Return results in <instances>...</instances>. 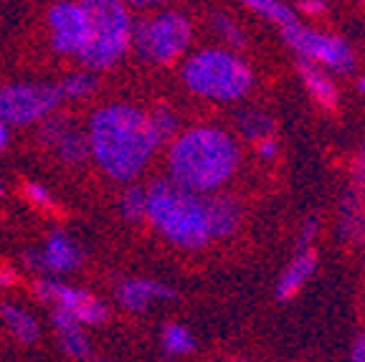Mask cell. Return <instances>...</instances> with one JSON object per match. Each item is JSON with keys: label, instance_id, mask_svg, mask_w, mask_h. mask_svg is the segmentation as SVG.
Segmentation results:
<instances>
[{"label": "cell", "instance_id": "obj_11", "mask_svg": "<svg viewBox=\"0 0 365 362\" xmlns=\"http://www.w3.org/2000/svg\"><path fill=\"white\" fill-rule=\"evenodd\" d=\"M23 261L31 269H36V272H43L46 276H63V274H71L81 267L84 254H81L79 244H76L74 238L56 231L46 238L41 249L26 251Z\"/></svg>", "mask_w": 365, "mask_h": 362}, {"label": "cell", "instance_id": "obj_25", "mask_svg": "<svg viewBox=\"0 0 365 362\" xmlns=\"http://www.w3.org/2000/svg\"><path fill=\"white\" fill-rule=\"evenodd\" d=\"M23 195H26V200H29L31 205H36V208L41 210H51L53 208V195L48 192V187L41 185V182H23Z\"/></svg>", "mask_w": 365, "mask_h": 362}, {"label": "cell", "instance_id": "obj_28", "mask_svg": "<svg viewBox=\"0 0 365 362\" xmlns=\"http://www.w3.org/2000/svg\"><path fill=\"white\" fill-rule=\"evenodd\" d=\"M18 281V272L11 267V264H0V286L11 289L13 284Z\"/></svg>", "mask_w": 365, "mask_h": 362}, {"label": "cell", "instance_id": "obj_34", "mask_svg": "<svg viewBox=\"0 0 365 362\" xmlns=\"http://www.w3.org/2000/svg\"><path fill=\"white\" fill-rule=\"evenodd\" d=\"M355 175H358L360 182H365V148H363V152H360V157H358V167H355Z\"/></svg>", "mask_w": 365, "mask_h": 362}, {"label": "cell", "instance_id": "obj_3", "mask_svg": "<svg viewBox=\"0 0 365 362\" xmlns=\"http://www.w3.org/2000/svg\"><path fill=\"white\" fill-rule=\"evenodd\" d=\"M148 221L178 249L198 251L211 241L205 198L170 177L155 180L148 187Z\"/></svg>", "mask_w": 365, "mask_h": 362}, {"label": "cell", "instance_id": "obj_9", "mask_svg": "<svg viewBox=\"0 0 365 362\" xmlns=\"http://www.w3.org/2000/svg\"><path fill=\"white\" fill-rule=\"evenodd\" d=\"M284 41L294 48L304 61L309 63H325V66L335 68V71H353L355 56L350 51V46L337 36L317 33V31L302 29L299 23L284 26Z\"/></svg>", "mask_w": 365, "mask_h": 362}, {"label": "cell", "instance_id": "obj_2", "mask_svg": "<svg viewBox=\"0 0 365 362\" xmlns=\"http://www.w3.org/2000/svg\"><path fill=\"white\" fill-rule=\"evenodd\" d=\"M239 167L234 137L218 127H193L170 140L168 172L170 180L200 195L218 190Z\"/></svg>", "mask_w": 365, "mask_h": 362}, {"label": "cell", "instance_id": "obj_35", "mask_svg": "<svg viewBox=\"0 0 365 362\" xmlns=\"http://www.w3.org/2000/svg\"><path fill=\"white\" fill-rule=\"evenodd\" d=\"M358 86H360V91H363V94H365V76H363V79L358 81Z\"/></svg>", "mask_w": 365, "mask_h": 362}, {"label": "cell", "instance_id": "obj_18", "mask_svg": "<svg viewBox=\"0 0 365 362\" xmlns=\"http://www.w3.org/2000/svg\"><path fill=\"white\" fill-rule=\"evenodd\" d=\"M299 74H302V81H304V86H307V91L314 96V102L327 109L335 107L337 91H335V86H332L330 76L322 74L317 66H312V63L304 61V58H302V66H299Z\"/></svg>", "mask_w": 365, "mask_h": 362}, {"label": "cell", "instance_id": "obj_10", "mask_svg": "<svg viewBox=\"0 0 365 362\" xmlns=\"http://www.w3.org/2000/svg\"><path fill=\"white\" fill-rule=\"evenodd\" d=\"M48 31H51L53 51L61 56H79L81 46L86 43V11L81 0H58L48 11Z\"/></svg>", "mask_w": 365, "mask_h": 362}, {"label": "cell", "instance_id": "obj_20", "mask_svg": "<svg viewBox=\"0 0 365 362\" xmlns=\"http://www.w3.org/2000/svg\"><path fill=\"white\" fill-rule=\"evenodd\" d=\"M63 99H71V102H81L86 96H91L97 91V76L91 68H84V71H74L68 74L66 79L58 84Z\"/></svg>", "mask_w": 365, "mask_h": 362}, {"label": "cell", "instance_id": "obj_31", "mask_svg": "<svg viewBox=\"0 0 365 362\" xmlns=\"http://www.w3.org/2000/svg\"><path fill=\"white\" fill-rule=\"evenodd\" d=\"M299 8H302L304 13L319 16V13L325 11V3H322V0H302V3H299Z\"/></svg>", "mask_w": 365, "mask_h": 362}, {"label": "cell", "instance_id": "obj_13", "mask_svg": "<svg viewBox=\"0 0 365 362\" xmlns=\"http://www.w3.org/2000/svg\"><path fill=\"white\" fill-rule=\"evenodd\" d=\"M168 299H175V291L153 279H127L117 286V301L122 309L130 311H148L155 301Z\"/></svg>", "mask_w": 365, "mask_h": 362}, {"label": "cell", "instance_id": "obj_17", "mask_svg": "<svg viewBox=\"0 0 365 362\" xmlns=\"http://www.w3.org/2000/svg\"><path fill=\"white\" fill-rule=\"evenodd\" d=\"M314 267H317V256H314L312 251H309V254L297 256L289 267L284 269V274H282L279 286H277V296H279V299H289V296H294L297 291L304 286V281L314 274Z\"/></svg>", "mask_w": 365, "mask_h": 362}, {"label": "cell", "instance_id": "obj_30", "mask_svg": "<svg viewBox=\"0 0 365 362\" xmlns=\"http://www.w3.org/2000/svg\"><path fill=\"white\" fill-rule=\"evenodd\" d=\"M274 155H277V142H274L272 137H264V140H259V157L272 160Z\"/></svg>", "mask_w": 365, "mask_h": 362}, {"label": "cell", "instance_id": "obj_7", "mask_svg": "<svg viewBox=\"0 0 365 362\" xmlns=\"http://www.w3.org/2000/svg\"><path fill=\"white\" fill-rule=\"evenodd\" d=\"M61 89L48 81H16L0 86V119L8 127H31L43 122L61 104Z\"/></svg>", "mask_w": 365, "mask_h": 362}, {"label": "cell", "instance_id": "obj_19", "mask_svg": "<svg viewBox=\"0 0 365 362\" xmlns=\"http://www.w3.org/2000/svg\"><path fill=\"white\" fill-rule=\"evenodd\" d=\"M120 213L132 223L145 221L148 218V187L127 185L120 195Z\"/></svg>", "mask_w": 365, "mask_h": 362}, {"label": "cell", "instance_id": "obj_6", "mask_svg": "<svg viewBox=\"0 0 365 362\" xmlns=\"http://www.w3.org/2000/svg\"><path fill=\"white\" fill-rule=\"evenodd\" d=\"M193 26L182 13L165 11L140 21L132 29V46L143 61L170 66L188 51Z\"/></svg>", "mask_w": 365, "mask_h": 362}, {"label": "cell", "instance_id": "obj_16", "mask_svg": "<svg viewBox=\"0 0 365 362\" xmlns=\"http://www.w3.org/2000/svg\"><path fill=\"white\" fill-rule=\"evenodd\" d=\"M0 317H3L6 327L11 329V334L21 345L31 347L41 340V327L31 311L21 309V306L13 304V301H3V304H0Z\"/></svg>", "mask_w": 365, "mask_h": 362}, {"label": "cell", "instance_id": "obj_32", "mask_svg": "<svg viewBox=\"0 0 365 362\" xmlns=\"http://www.w3.org/2000/svg\"><path fill=\"white\" fill-rule=\"evenodd\" d=\"M350 357H353L355 362H365V334H360L358 340H355V345H353V352H350Z\"/></svg>", "mask_w": 365, "mask_h": 362}, {"label": "cell", "instance_id": "obj_1", "mask_svg": "<svg viewBox=\"0 0 365 362\" xmlns=\"http://www.w3.org/2000/svg\"><path fill=\"white\" fill-rule=\"evenodd\" d=\"M86 137L89 155L99 170L117 182L135 180L148 167L158 148H163L148 112L125 102L107 104L91 114Z\"/></svg>", "mask_w": 365, "mask_h": 362}, {"label": "cell", "instance_id": "obj_8", "mask_svg": "<svg viewBox=\"0 0 365 362\" xmlns=\"http://www.w3.org/2000/svg\"><path fill=\"white\" fill-rule=\"evenodd\" d=\"M34 294L41 304L66 311V314H71L84 327H102L109 319V309L104 301H99L97 296L84 291V289L68 286V284L56 281L51 276L38 279L34 284Z\"/></svg>", "mask_w": 365, "mask_h": 362}, {"label": "cell", "instance_id": "obj_26", "mask_svg": "<svg viewBox=\"0 0 365 362\" xmlns=\"http://www.w3.org/2000/svg\"><path fill=\"white\" fill-rule=\"evenodd\" d=\"M213 26H216V31L221 33V38L226 41L228 46H234V48L244 46V36H241V31L236 29V23L228 16H216L213 18Z\"/></svg>", "mask_w": 365, "mask_h": 362}, {"label": "cell", "instance_id": "obj_12", "mask_svg": "<svg viewBox=\"0 0 365 362\" xmlns=\"http://www.w3.org/2000/svg\"><path fill=\"white\" fill-rule=\"evenodd\" d=\"M38 140L46 148H51L58 155V160L68 165H79L89 157V137L84 130L71 122V119L61 117V114H48L43 119L38 132Z\"/></svg>", "mask_w": 365, "mask_h": 362}, {"label": "cell", "instance_id": "obj_15", "mask_svg": "<svg viewBox=\"0 0 365 362\" xmlns=\"http://www.w3.org/2000/svg\"><path fill=\"white\" fill-rule=\"evenodd\" d=\"M205 215L211 238H226L239 228L241 210L231 198H205Z\"/></svg>", "mask_w": 365, "mask_h": 362}, {"label": "cell", "instance_id": "obj_33", "mask_svg": "<svg viewBox=\"0 0 365 362\" xmlns=\"http://www.w3.org/2000/svg\"><path fill=\"white\" fill-rule=\"evenodd\" d=\"M8 140H11V132H8V125L0 119V152L8 148Z\"/></svg>", "mask_w": 365, "mask_h": 362}, {"label": "cell", "instance_id": "obj_23", "mask_svg": "<svg viewBox=\"0 0 365 362\" xmlns=\"http://www.w3.org/2000/svg\"><path fill=\"white\" fill-rule=\"evenodd\" d=\"M148 117H150V125H153L155 135H158L160 145H165V142H170L173 137L178 135L180 119H178V114L173 112L170 107L160 104V107H155L153 112H148Z\"/></svg>", "mask_w": 365, "mask_h": 362}, {"label": "cell", "instance_id": "obj_14", "mask_svg": "<svg viewBox=\"0 0 365 362\" xmlns=\"http://www.w3.org/2000/svg\"><path fill=\"white\" fill-rule=\"evenodd\" d=\"M53 329H56V340H58V350L66 357H74V360H86L91 357V342L84 332V324L76 322L71 314L61 309H53L51 314Z\"/></svg>", "mask_w": 365, "mask_h": 362}, {"label": "cell", "instance_id": "obj_4", "mask_svg": "<svg viewBox=\"0 0 365 362\" xmlns=\"http://www.w3.org/2000/svg\"><path fill=\"white\" fill-rule=\"evenodd\" d=\"M89 21L86 43L81 46L79 61L91 71H107L125 58L132 46V23L130 8L125 0H81Z\"/></svg>", "mask_w": 365, "mask_h": 362}, {"label": "cell", "instance_id": "obj_29", "mask_svg": "<svg viewBox=\"0 0 365 362\" xmlns=\"http://www.w3.org/2000/svg\"><path fill=\"white\" fill-rule=\"evenodd\" d=\"M170 3V0H125L127 8H135V11H153V8H160Z\"/></svg>", "mask_w": 365, "mask_h": 362}, {"label": "cell", "instance_id": "obj_21", "mask_svg": "<svg viewBox=\"0 0 365 362\" xmlns=\"http://www.w3.org/2000/svg\"><path fill=\"white\" fill-rule=\"evenodd\" d=\"M160 342H163V350L168 355H190L195 350L193 334L182 324H165L163 334H160Z\"/></svg>", "mask_w": 365, "mask_h": 362}, {"label": "cell", "instance_id": "obj_36", "mask_svg": "<svg viewBox=\"0 0 365 362\" xmlns=\"http://www.w3.org/2000/svg\"><path fill=\"white\" fill-rule=\"evenodd\" d=\"M3 192H6V185H3V180H0V198H3Z\"/></svg>", "mask_w": 365, "mask_h": 362}, {"label": "cell", "instance_id": "obj_27", "mask_svg": "<svg viewBox=\"0 0 365 362\" xmlns=\"http://www.w3.org/2000/svg\"><path fill=\"white\" fill-rule=\"evenodd\" d=\"M342 228L348 233L350 238H360L365 233V221L363 213H360V205L353 203L345 208V215H342Z\"/></svg>", "mask_w": 365, "mask_h": 362}, {"label": "cell", "instance_id": "obj_5", "mask_svg": "<svg viewBox=\"0 0 365 362\" xmlns=\"http://www.w3.org/2000/svg\"><path fill=\"white\" fill-rule=\"evenodd\" d=\"M182 81L193 94L216 99V102H236L249 94L254 84L251 66L231 51L205 48L182 63Z\"/></svg>", "mask_w": 365, "mask_h": 362}, {"label": "cell", "instance_id": "obj_24", "mask_svg": "<svg viewBox=\"0 0 365 362\" xmlns=\"http://www.w3.org/2000/svg\"><path fill=\"white\" fill-rule=\"evenodd\" d=\"M239 125H241V132H244V137H249V140H254V142L264 140V137H272V130H274L272 119L264 117V114H259V112L244 114Z\"/></svg>", "mask_w": 365, "mask_h": 362}, {"label": "cell", "instance_id": "obj_22", "mask_svg": "<svg viewBox=\"0 0 365 362\" xmlns=\"http://www.w3.org/2000/svg\"><path fill=\"white\" fill-rule=\"evenodd\" d=\"M239 3H244L246 8H251V11L259 13V16L269 18V21L279 23L282 29H284V26H292V23H297L292 8L284 6V3H279V0H239Z\"/></svg>", "mask_w": 365, "mask_h": 362}]
</instances>
